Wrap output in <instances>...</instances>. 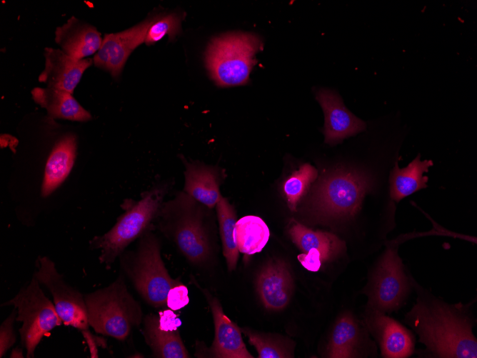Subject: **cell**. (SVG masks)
I'll return each mask as SVG.
<instances>
[{
    "label": "cell",
    "mask_w": 477,
    "mask_h": 358,
    "mask_svg": "<svg viewBox=\"0 0 477 358\" xmlns=\"http://www.w3.org/2000/svg\"><path fill=\"white\" fill-rule=\"evenodd\" d=\"M209 209L181 191L164 202L156 218L161 233L193 264H205L212 254Z\"/></svg>",
    "instance_id": "1"
},
{
    "label": "cell",
    "mask_w": 477,
    "mask_h": 358,
    "mask_svg": "<svg viewBox=\"0 0 477 358\" xmlns=\"http://www.w3.org/2000/svg\"><path fill=\"white\" fill-rule=\"evenodd\" d=\"M428 349L440 357L476 358L470 322L448 306L419 302L406 316Z\"/></svg>",
    "instance_id": "2"
},
{
    "label": "cell",
    "mask_w": 477,
    "mask_h": 358,
    "mask_svg": "<svg viewBox=\"0 0 477 358\" xmlns=\"http://www.w3.org/2000/svg\"><path fill=\"white\" fill-rule=\"evenodd\" d=\"M171 185L167 181L159 182L143 192L140 199L123 202L124 212L114 226L91 241V247L101 251V263L109 267L131 242L152 227Z\"/></svg>",
    "instance_id": "3"
},
{
    "label": "cell",
    "mask_w": 477,
    "mask_h": 358,
    "mask_svg": "<svg viewBox=\"0 0 477 358\" xmlns=\"http://www.w3.org/2000/svg\"><path fill=\"white\" fill-rule=\"evenodd\" d=\"M262 49L261 38L252 33L234 32L214 38L205 54L211 78L221 87L244 85Z\"/></svg>",
    "instance_id": "4"
},
{
    "label": "cell",
    "mask_w": 477,
    "mask_h": 358,
    "mask_svg": "<svg viewBox=\"0 0 477 358\" xmlns=\"http://www.w3.org/2000/svg\"><path fill=\"white\" fill-rule=\"evenodd\" d=\"M152 229L139 238L135 251L123 252L120 257L121 266L136 291L151 306L160 307L166 305L169 291L181 283L169 274L161 257L159 241Z\"/></svg>",
    "instance_id": "5"
},
{
    "label": "cell",
    "mask_w": 477,
    "mask_h": 358,
    "mask_svg": "<svg viewBox=\"0 0 477 358\" xmlns=\"http://www.w3.org/2000/svg\"><path fill=\"white\" fill-rule=\"evenodd\" d=\"M89 325L99 334L124 340L139 326L142 310L122 277L84 296Z\"/></svg>",
    "instance_id": "6"
},
{
    "label": "cell",
    "mask_w": 477,
    "mask_h": 358,
    "mask_svg": "<svg viewBox=\"0 0 477 358\" xmlns=\"http://www.w3.org/2000/svg\"><path fill=\"white\" fill-rule=\"evenodd\" d=\"M369 189L368 178L354 170L336 169L321 179L311 197L313 214L323 219H348L359 210Z\"/></svg>",
    "instance_id": "7"
},
{
    "label": "cell",
    "mask_w": 477,
    "mask_h": 358,
    "mask_svg": "<svg viewBox=\"0 0 477 358\" xmlns=\"http://www.w3.org/2000/svg\"><path fill=\"white\" fill-rule=\"evenodd\" d=\"M39 284L34 275L28 286L3 304L16 309V321L22 323L19 333L27 357H34L42 337L62 324L54 304L44 294Z\"/></svg>",
    "instance_id": "8"
},
{
    "label": "cell",
    "mask_w": 477,
    "mask_h": 358,
    "mask_svg": "<svg viewBox=\"0 0 477 358\" xmlns=\"http://www.w3.org/2000/svg\"><path fill=\"white\" fill-rule=\"evenodd\" d=\"M38 262V270L34 275L51 292L62 322L81 330L86 335L89 323L84 297L66 283L49 258L40 257Z\"/></svg>",
    "instance_id": "9"
},
{
    "label": "cell",
    "mask_w": 477,
    "mask_h": 358,
    "mask_svg": "<svg viewBox=\"0 0 477 358\" xmlns=\"http://www.w3.org/2000/svg\"><path fill=\"white\" fill-rule=\"evenodd\" d=\"M407 287L401 260L393 249H388L380 261L371 286L369 301L373 309L382 312L396 309Z\"/></svg>",
    "instance_id": "10"
},
{
    "label": "cell",
    "mask_w": 477,
    "mask_h": 358,
    "mask_svg": "<svg viewBox=\"0 0 477 358\" xmlns=\"http://www.w3.org/2000/svg\"><path fill=\"white\" fill-rule=\"evenodd\" d=\"M160 16H149L125 31L105 34L93 59L95 65L109 71L113 77L119 76L131 53L144 42L148 29Z\"/></svg>",
    "instance_id": "11"
},
{
    "label": "cell",
    "mask_w": 477,
    "mask_h": 358,
    "mask_svg": "<svg viewBox=\"0 0 477 358\" xmlns=\"http://www.w3.org/2000/svg\"><path fill=\"white\" fill-rule=\"evenodd\" d=\"M316 99L324 114L325 143L334 145L366 129V123L344 106L335 91L320 89L316 92Z\"/></svg>",
    "instance_id": "12"
},
{
    "label": "cell",
    "mask_w": 477,
    "mask_h": 358,
    "mask_svg": "<svg viewBox=\"0 0 477 358\" xmlns=\"http://www.w3.org/2000/svg\"><path fill=\"white\" fill-rule=\"evenodd\" d=\"M194 284L206 297L214 319V339L208 351V356L217 358H253L243 341L241 328L224 314L218 299L196 282Z\"/></svg>",
    "instance_id": "13"
},
{
    "label": "cell",
    "mask_w": 477,
    "mask_h": 358,
    "mask_svg": "<svg viewBox=\"0 0 477 358\" xmlns=\"http://www.w3.org/2000/svg\"><path fill=\"white\" fill-rule=\"evenodd\" d=\"M256 290L263 306L273 311L284 309L290 302L293 281L288 265L281 259L269 260L256 278Z\"/></svg>",
    "instance_id": "14"
},
{
    "label": "cell",
    "mask_w": 477,
    "mask_h": 358,
    "mask_svg": "<svg viewBox=\"0 0 477 358\" xmlns=\"http://www.w3.org/2000/svg\"><path fill=\"white\" fill-rule=\"evenodd\" d=\"M45 68L39 76L40 82L49 87L65 90L73 94L86 69L91 66V59H77L62 50L46 47L44 49Z\"/></svg>",
    "instance_id": "15"
},
{
    "label": "cell",
    "mask_w": 477,
    "mask_h": 358,
    "mask_svg": "<svg viewBox=\"0 0 477 358\" xmlns=\"http://www.w3.org/2000/svg\"><path fill=\"white\" fill-rule=\"evenodd\" d=\"M185 166L184 192L209 209L214 208L221 194L219 187L222 171L216 166L181 157Z\"/></svg>",
    "instance_id": "16"
},
{
    "label": "cell",
    "mask_w": 477,
    "mask_h": 358,
    "mask_svg": "<svg viewBox=\"0 0 477 358\" xmlns=\"http://www.w3.org/2000/svg\"><path fill=\"white\" fill-rule=\"evenodd\" d=\"M55 41L66 54L83 59L99 50L103 39L96 27L71 16L56 28Z\"/></svg>",
    "instance_id": "17"
},
{
    "label": "cell",
    "mask_w": 477,
    "mask_h": 358,
    "mask_svg": "<svg viewBox=\"0 0 477 358\" xmlns=\"http://www.w3.org/2000/svg\"><path fill=\"white\" fill-rule=\"evenodd\" d=\"M368 323L378 338L384 357L403 358L412 354V337L399 323L376 309L369 316Z\"/></svg>",
    "instance_id": "18"
},
{
    "label": "cell",
    "mask_w": 477,
    "mask_h": 358,
    "mask_svg": "<svg viewBox=\"0 0 477 358\" xmlns=\"http://www.w3.org/2000/svg\"><path fill=\"white\" fill-rule=\"evenodd\" d=\"M76 153V139L73 134L62 137L53 148L45 166L41 194H52L71 172Z\"/></svg>",
    "instance_id": "19"
},
{
    "label": "cell",
    "mask_w": 477,
    "mask_h": 358,
    "mask_svg": "<svg viewBox=\"0 0 477 358\" xmlns=\"http://www.w3.org/2000/svg\"><path fill=\"white\" fill-rule=\"evenodd\" d=\"M34 101L44 108L49 116L76 121H86L91 114L84 109L71 93L47 86L36 87L31 91Z\"/></svg>",
    "instance_id": "20"
},
{
    "label": "cell",
    "mask_w": 477,
    "mask_h": 358,
    "mask_svg": "<svg viewBox=\"0 0 477 358\" xmlns=\"http://www.w3.org/2000/svg\"><path fill=\"white\" fill-rule=\"evenodd\" d=\"M142 333L156 357L188 358L189 354L179 329H168L159 325L158 314H149L144 319Z\"/></svg>",
    "instance_id": "21"
},
{
    "label": "cell",
    "mask_w": 477,
    "mask_h": 358,
    "mask_svg": "<svg viewBox=\"0 0 477 358\" xmlns=\"http://www.w3.org/2000/svg\"><path fill=\"white\" fill-rule=\"evenodd\" d=\"M288 233L294 244L303 253L311 249H317L322 262L335 259L345 249V243L333 234L313 231L299 222L292 220Z\"/></svg>",
    "instance_id": "22"
},
{
    "label": "cell",
    "mask_w": 477,
    "mask_h": 358,
    "mask_svg": "<svg viewBox=\"0 0 477 358\" xmlns=\"http://www.w3.org/2000/svg\"><path fill=\"white\" fill-rule=\"evenodd\" d=\"M433 165L431 160H420V155L406 167L400 169L396 162L390 176L391 197L398 202L413 192L426 188L428 177L423 176Z\"/></svg>",
    "instance_id": "23"
},
{
    "label": "cell",
    "mask_w": 477,
    "mask_h": 358,
    "mask_svg": "<svg viewBox=\"0 0 477 358\" xmlns=\"http://www.w3.org/2000/svg\"><path fill=\"white\" fill-rule=\"evenodd\" d=\"M269 229L259 217L248 215L237 220L234 237L240 252L252 255L260 252L267 244Z\"/></svg>",
    "instance_id": "24"
},
{
    "label": "cell",
    "mask_w": 477,
    "mask_h": 358,
    "mask_svg": "<svg viewBox=\"0 0 477 358\" xmlns=\"http://www.w3.org/2000/svg\"><path fill=\"white\" fill-rule=\"evenodd\" d=\"M359 329L353 317L346 314L336 322L327 347V357L348 358L355 356Z\"/></svg>",
    "instance_id": "25"
},
{
    "label": "cell",
    "mask_w": 477,
    "mask_h": 358,
    "mask_svg": "<svg viewBox=\"0 0 477 358\" xmlns=\"http://www.w3.org/2000/svg\"><path fill=\"white\" fill-rule=\"evenodd\" d=\"M219 232L229 271H234L237 265L239 249L234 241V232L237 222L234 207L229 200L221 197L216 205Z\"/></svg>",
    "instance_id": "26"
},
{
    "label": "cell",
    "mask_w": 477,
    "mask_h": 358,
    "mask_svg": "<svg viewBox=\"0 0 477 358\" xmlns=\"http://www.w3.org/2000/svg\"><path fill=\"white\" fill-rule=\"evenodd\" d=\"M258 352L259 358H288L293 357V345L278 337L261 333L247 327L241 328Z\"/></svg>",
    "instance_id": "27"
},
{
    "label": "cell",
    "mask_w": 477,
    "mask_h": 358,
    "mask_svg": "<svg viewBox=\"0 0 477 358\" xmlns=\"http://www.w3.org/2000/svg\"><path fill=\"white\" fill-rule=\"evenodd\" d=\"M317 176L318 171L315 167L309 164H304L284 182L283 192L291 211L296 209L299 200Z\"/></svg>",
    "instance_id": "28"
},
{
    "label": "cell",
    "mask_w": 477,
    "mask_h": 358,
    "mask_svg": "<svg viewBox=\"0 0 477 358\" xmlns=\"http://www.w3.org/2000/svg\"><path fill=\"white\" fill-rule=\"evenodd\" d=\"M183 16L178 13L161 14L148 29L144 43L152 45L168 35L169 41H174L181 32Z\"/></svg>",
    "instance_id": "29"
},
{
    "label": "cell",
    "mask_w": 477,
    "mask_h": 358,
    "mask_svg": "<svg viewBox=\"0 0 477 358\" xmlns=\"http://www.w3.org/2000/svg\"><path fill=\"white\" fill-rule=\"evenodd\" d=\"M16 312L11 314L2 322L0 327V356L2 357L16 342L13 323L16 319Z\"/></svg>",
    "instance_id": "30"
},
{
    "label": "cell",
    "mask_w": 477,
    "mask_h": 358,
    "mask_svg": "<svg viewBox=\"0 0 477 358\" xmlns=\"http://www.w3.org/2000/svg\"><path fill=\"white\" fill-rule=\"evenodd\" d=\"M189 302L188 288L182 284L173 287L168 292L166 305L173 311L184 308L189 304Z\"/></svg>",
    "instance_id": "31"
},
{
    "label": "cell",
    "mask_w": 477,
    "mask_h": 358,
    "mask_svg": "<svg viewBox=\"0 0 477 358\" xmlns=\"http://www.w3.org/2000/svg\"><path fill=\"white\" fill-rule=\"evenodd\" d=\"M298 259L301 265L310 272H317L321 266L320 252L316 249H311L307 252L300 254Z\"/></svg>",
    "instance_id": "32"
}]
</instances>
